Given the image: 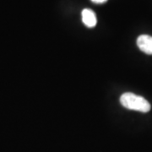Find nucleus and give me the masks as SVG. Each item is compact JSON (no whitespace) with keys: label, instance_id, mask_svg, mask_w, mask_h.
Wrapping results in <instances>:
<instances>
[{"label":"nucleus","instance_id":"f257e3e1","mask_svg":"<svg viewBox=\"0 0 152 152\" xmlns=\"http://www.w3.org/2000/svg\"><path fill=\"white\" fill-rule=\"evenodd\" d=\"M121 105L129 110H134L141 113H148L151 110V104L144 97L134 93L127 92L120 97Z\"/></svg>","mask_w":152,"mask_h":152},{"label":"nucleus","instance_id":"f03ea898","mask_svg":"<svg viewBox=\"0 0 152 152\" xmlns=\"http://www.w3.org/2000/svg\"><path fill=\"white\" fill-rule=\"evenodd\" d=\"M137 46L140 51L148 55H152V37L140 35L137 39Z\"/></svg>","mask_w":152,"mask_h":152},{"label":"nucleus","instance_id":"7ed1b4c3","mask_svg":"<svg viewBox=\"0 0 152 152\" xmlns=\"http://www.w3.org/2000/svg\"><path fill=\"white\" fill-rule=\"evenodd\" d=\"M82 21L87 27L92 28L96 26L97 20L94 11L89 9H85L82 11Z\"/></svg>","mask_w":152,"mask_h":152},{"label":"nucleus","instance_id":"20e7f679","mask_svg":"<svg viewBox=\"0 0 152 152\" xmlns=\"http://www.w3.org/2000/svg\"><path fill=\"white\" fill-rule=\"evenodd\" d=\"M91 1L95 4H103V3H106L107 0H91Z\"/></svg>","mask_w":152,"mask_h":152}]
</instances>
